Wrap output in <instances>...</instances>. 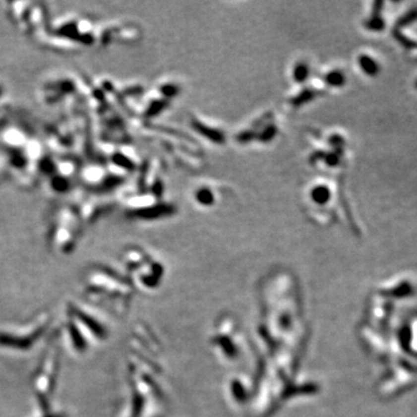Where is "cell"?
<instances>
[{
  "mask_svg": "<svg viewBox=\"0 0 417 417\" xmlns=\"http://www.w3.org/2000/svg\"><path fill=\"white\" fill-rule=\"evenodd\" d=\"M358 64H359L361 70L364 71V73L370 75V77H375L379 73V71H380V67H379L377 61L373 58L367 56V55H360L358 57Z\"/></svg>",
  "mask_w": 417,
  "mask_h": 417,
  "instance_id": "1",
  "label": "cell"
},
{
  "mask_svg": "<svg viewBox=\"0 0 417 417\" xmlns=\"http://www.w3.org/2000/svg\"><path fill=\"white\" fill-rule=\"evenodd\" d=\"M74 312L79 318V320L84 322V325L87 327L88 329H91L92 332L94 333V335L96 337H99V339H102V337L105 336V330H103V328L99 322H96L94 319L89 318V316L84 314V313H81L80 311H78V309H75Z\"/></svg>",
  "mask_w": 417,
  "mask_h": 417,
  "instance_id": "2",
  "label": "cell"
},
{
  "mask_svg": "<svg viewBox=\"0 0 417 417\" xmlns=\"http://www.w3.org/2000/svg\"><path fill=\"white\" fill-rule=\"evenodd\" d=\"M330 197H332V192H330L329 188L326 187V185H318V187L313 188L311 191L312 201L319 205H323L328 203Z\"/></svg>",
  "mask_w": 417,
  "mask_h": 417,
  "instance_id": "3",
  "label": "cell"
},
{
  "mask_svg": "<svg viewBox=\"0 0 417 417\" xmlns=\"http://www.w3.org/2000/svg\"><path fill=\"white\" fill-rule=\"evenodd\" d=\"M326 81L333 87H342L346 84V75L341 71H332L326 75Z\"/></svg>",
  "mask_w": 417,
  "mask_h": 417,
  "instance_id": "4",
  "label": "cell"
},
{
  "mask_svg": "<svg viewBox=\"0 0 417 417\" xmlns=\"http://www.w3.org/2000/svg\"><path fill=\"white\" fill-rule=\"evenodd\" d=\"M366 27L367 29L373 32H381L385 29V21L380 14H372V18L368 19L366 22Z\"/></svg>",
  "mask_w": 417,
  "mask_h": 417,
  "instance_id": "5",
  "label": "cell"
},
{
  "mask_svg": "<svg viewBox=\"0 0 417 417\" xmlns=\"http://www.w3.org/2000/svg\"><path fill=\"white\" fill-rule=\"evenodd\" d=\"M393 35H394L395 40L398 41V42L401 44L403 48H406V49L412 50V49H416L417 48V43L415 42V41L408 39V37L403 35L399 29H395L394 32H393Z\"/></svg>",
  "mask_w": 417,
  "mask_h": 417,
  "instance_id": "6",
  "label": "cell"
},
{
  "mask_svg": "<svg viewBox=\"0 0 417 417\" xmlns=\"http://www.w3.org/2000/svg\"><path fill=\"white\" fill-rule=\"evenodd\" d=\"M416 21H417V8H413L412 11L407 12L405 15H402L401 18L399 19L398 25H396L398 27H396V28L398 29L402 28V27L409 26Z\"/></svg>",
  "mask_w": 417,
  "mask_h": 417,
  "instance_id": "7",
  "label": "cell"
},
{
  "mask_svg": "<svg viewBox=\"0 0 417 417\" xmlns=\"http://www.w3.org/2000/svg\"><path fill=\"white\" fill-rule=\"evenodd\" d=\"M196 198L197 201L201 203L202 205H211L213 202H215V196L209 189L203 188L201 190L197 191V195H196Z\"/></svg>",
  "mask_w": 417,
  "mask_h": 417,
  "instance_id": "8",
  "label": "cell"
},
{
  "mask_svg": "<svg viewBox=\"0 0 417 417\" xmlns=\"http://www.w3.org/2000/svg\"><path fill=\"white\" fill-rule=\"evenodd\" d=\"M308 74H309L308 66L306 64H298L297 66L295 67L294 77L296 81H298V82L305 81L306 79L308 78Z\"/></svg>",
  "mask_w": 417,
  "mask_h": 417,
  "instance_id": "9",
  "label": "cell"
},
{
  "mask_svg": "<svg viewBox=\"0 0 417 417\" xmlns=\"http://www.w3.org/2000/svg\"><path fill=\"white\" fill-rule=\"evenodd\" d=\"M416 88H417V81H416Z\"/></svg>",
  "mask_w": 417,
  "mask_h": 417,
  "instance_id": "10",
  "label": "cell"
}]
</instances>
